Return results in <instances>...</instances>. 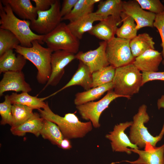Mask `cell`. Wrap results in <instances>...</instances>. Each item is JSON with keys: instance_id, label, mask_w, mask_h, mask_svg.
<instances>
[{"instance_id": "obj_1", "label": "cell", "mask_w": 164, "mask_h": 164, "mask_svg": "<svg viewBox=\"0 0 164 164\" xmlns=\"http://www.w3.org/2000/svg\"><path fill=\"white\" fill-rule=\"evenodd\" d=\"M0 28L8 30L18 38L21 46L25 47L32 46V42L37 40L43 44L44 35L33 32L30 28V21L21 19L14 14L9 5L0 1Z\"/></svg>"}, {"instance_id": "obj_2", "label": "cell", "mask_w": 164, "mask_h": 164, "mask_svg": "<svg viewBox=\"0 0 164 164\" xmlns=\"http://www.w3.org/2000/svg\"><path fill=\"white\" fill-rule=\"evenodd\" d=\"M38 110L42 118L58 126L65 138H82L92 129L93 125L91 121L81 122L73 113H67L64 117L61 116L51 110L47 102L43 109Z\"/></svg>"}, {"instance_id": "obj_3", "label": "cell", "mask_w": 164, "mask_h": 164, "mask_svg": "<svg viewBox=\"0 0 164 164\" xmlns=\"http://www.w3.org/2000/svg\"><path fill=\"white\" fill-rule=\"evenodd\" d=\"M31 47L18 45L14 47L15 51L31 62L37 70L36 79L38 83L45 84L48 81L52 72L51 55L53 51L48 47L43 46L37 40L32 42Z\"/></svg>"}, {"instance_id": "obj_4", "label": "cell", "mask_w": 164, "mask_h": 164, "mask_svg": "<svg viewBox=\"0 0 164 164\" xmlns=\"http://www.w3.org/2000/svg\"><path fill=\"white\" fill-rule=\"evenodd\" d=\"M142 81V73L133 63L117 68L112 81L114 91L129 98L138 93Z\"/></svg>"}, {"instance_id": "obj_5", "label": "cell", "mask_w": 164, "mask_h": 164, "mask_svg": "<svg viewBox=\"0 0 164 164\" xmlns=\"http://www.w3.org/2000/svg\"><path fill=\"white\" fill-rule=\"evenodd\" d=\"M147 108L144 104L139 107L138 113L133 117V123L130 129L129 139L132 143L138 148H145L149 145L156 147V144L161 140L164 134V124L158 135L154 137L149 132L144 125L150 118L147 112Z\"/></svg>"}, {"instance_id": "obj_6", "label": "cell", "mask_w": 164, "mask_h": 164, "mask_svg": "<svg viewBox=\"0 0 164 164\" xmlns=\"http://www.w3.org/2000/svg\"><path fill=\"white\" fill-rule=\"evenodd\" d=\"M43 41L53 52L63 50L74 54L78 53L80 47L79 40L64 22H60L52 31L44 35Z\"/></svg>"}, {"instance_id": "obj_7", "label": "cell", "mask_w": 164, "mask_h": 164, "mask_svg": "<svg viewBox=\"0 0 164 164\" xmlns=\"http://www.w3.org/2000/svg\"><path fill=\"white\" fill-rule=\"evenodd\" d=\"M130 41L114 37L107 42L106 53L110 65L116 68L133 63L135 58L130 48Z\"/></svg>"}, {"instance_id": "obj_8", "label": "cell", "mask_w": 164, "mask_h": 164, "mask_svg": "<svg viewBox=\"0 0 164 164\" xmlns=\"http://www.w3.org/2000/svg\"><path fill=\"white\" fill-rule=\"evenodd\" d=\"M61 8L60 1L56 0L48 10L37 11V19L30 21L31 29L41 35H45L51 32L61 21Z\"/></svg>"}, {"instance_id": "obj_9", "label": "cell", "mask_w": 164, "mask_h": 164, "mask_svg": "<svg viewBox=\"0 0 164 164\" xmlns=\"http://www.w3.org/2000/svg\"><path fill=\"white\" fill-rule=\"evenodd\" d=\"M122 96L116 94L113 90L108 91L102 98L97 101H91L76 106L81 118L83 119L89 120L95 128L100 126L99 120L102 112L107 108L113 100Z\"/></svg>"}, {"instance_id": "obj_10", "label": "cell", "mask_w": 164, "mask_h": 164, "mask_svg": "<svg viewBox=\"0 0 164 164\" xmlns=\"http://www.w3.org/2000/svg\"><path fill=\"white\" fill-rule=\"evenodd\" d=\"M75 59L74 54L65 51L59 50L53 52L51 58V73L42 90L49 86L57 85L64 73L65 67Z\"/></svg>"}, {"instance_id": "obj_11", "label": "cell", "mask_w": 164, "mask_h": 164, "mask_svg": "<svg viewBox=\"0 0 164 164\" xmlns=\"http://www.w3.org/2000/svg\"><path fill=\"white\" fill-rule=\"evenodd\" d=\"M106 42H101L95 49L78 52L75 55L76 59L86 65L92 73L110 65L106 55Z\"/></svg>"}, {"instance_id": "obj_12", "label": "cell", "mask_w": 164, "mask_h": 164, "mask_svg": "<svg viewBox=\"0 0 164 164\" xmlns=\"http://www.w3.org/2000/svg\"><path fill=\"white\" fill-rule=\"evenodd\" d=\"M122 8V12L131 16L136 22L137 30L145 27H154L156 14L142 9L136 0L123 1Z\"/></svg>"}, {"instance_id": "obj_13", "label": "cell", "mask_w": 164, "mask_h": 164, "mask_svg": "<svg viewBox=\"0 0 164 164\" xmlns=\"http://www.w3.org/2000/svg\"><path fill=\"white\" fill-rule=\"evenodd\" d=\"M132 123L133 121H127L117 124L115 125L112 131L105 135L106 138L111 141L113 151L125 152L129 154L132 152L128 147L132 149H139L136 145L132 143L124 132L125 130L131 126Z\"/></svg>"}, {"instance_id": "obj_14", "label": "cell", "mask_w": 164, "mask_h": 164, "mask_svg": "<svg viewBox=\"0 0 164 164\" xmlns=\"http://www.w3.org/2000/svg\"><path fill=\"white\" fill-rule=\"evenodd\" d=\"M32 91L30 85L25 80L24 73L21 71H8L3 73L0 82V96L6 91L29 92Z\"/></svg>"}, {"instance_id": "obj_15", "label": "cell", "mask_w": 164, "mask_h": 164, "mask_svg": "<svg viewBox=\"0 0 164 164\" xmlns=\"http://www.w3.org/2000/svg\"><path fill=\"white\" fill-rule=\"evenodd\" d=\"M132 152L138 154V159L134 161H123L132 164H164V144L160 147L147 145L144 150L129 149Z\"/></svg>"}, {"instance_id": "obj_16", "label": "cell", "mask_w": 164, "mask_h": 164, "mask_svg": "<svg viewBox=\"0 0 164 164\" xmlns=\"http://www.w3.org/2000/svg\"><path fill=\"white\" fill-rule=\"evenodd\" d=\"M163 60L161 53L155 49H149L135 58L134 65L142 72H155Z\"/></svg>"}, {"instance_id": "obj_17", "label": "cell", "mask_w": 164, "mask_h": 164, "mask_svg": "<svg viewBox=\"0 0 164 164\" xmlns=\"http://www.w3.org/2000/svg\"><path fill=\"white\" fill-rule=\"evenodd\" d=\"M120 24L115 18L110 16L94 26L88 32L103 41L107 42L115 37L118 26Z\"/></svg>"}, {"instance_id": "obj_18", "label": "cell", "mask_w": 164, "mask_h": 164, "mask_svg": "<svg viewBox=\"0 0 164 164\" xmlns=\"http://www.w3.org/2000/svg\"><path fill=\"white\" fill-rule=\"evenodd\" d=\"M92 73L89 68L83 62L79 61L78 68L70 80L62 88L46 98L47 99L63 90L73 86H80L87 91L92 88Z\"/></svg>"}, {"instance_id": "obj_19", "label": "cell", "mask_w": 164, "mask_h": 164, "mask_svg": "<svg viewBox=\"0 0 164 164\" xmlns=\"http://www.w3.org/2000/svg\"><path fill=\"white\" fill-rule=\"evenodd\" d=\"M103 19L95 12H93L76 20L70 22L67 26L72 34L80 40L82 38L85 32H88L92 29L94 22Z\"/></svg>"}, {"instance_id": "obj_20", "label": "cell", "mask_w": 164, "mask_h": 164, "mask_svg": "<svg viewBox=\"0 0 164 164\" xmlns=\"http://www.w3.org/2000/svg\"><path fill=\"white\" fill-rule=\"evenodd\" d=\"M0 1L9 4L14 13L23 20L31 21L37 17L36 7L30 0H2Z\"/></svg>"}, {"instance_id": "obj_21", "label": "cell", "mask_w": 164, "mask_h": 164, "mask_svg": "<svg viewBox=\"0 0 164 164\" xmlns=\"http://www.w3.org/2000/svg\"><path fill=\"white\" fill-rule=\"evenodd\" d=\"M26 59L22 55L17 56L13 50L7 51L0 56V73L8 71H21Z\"/></svg>"}, {"instance_id": "obj_22", "label": "cell", "mask_w": 164, "mask_h": 164, "mask_svg": "<svg viewBox=\"0 0 164 164\" xmlns=\"http://www.w3.org/2000/svg\"><path fill=\"white\" fill-rule=\"evenodd\" d=\"M44 119L39 114L34 113L33 115L22 124L15 127H11L10 131L15 135L22 136L26 133H31L36 137L40 135Z\"/></svg>"}, {"instance_id": "obj_23", "label": "cell", "mask_w": 164, "mask_h": 164, "mask_svg": "<svg viewBox=\"0 0 164 164\" xmlns=\"http://www.w3.org/2000/svg\"><path fill=\"white\" fill-rule=\"evenodd\" d=\"M122 1L121 0H100L95 12L103 19L109 16L115 18L121 23V15L122 12Z\"/></svg>"}, {"instance_id": "obj_24", "label": "cell", "mask_w": 164, "mask_h": 164, "mask_svg": "<svg viewBox=\"0 0 164 164\" xmlns=\"http://www.w3.org/2000/svg\"><path fill=\"white\" fill-rule=\"evenodd\" d=\"M113 89V82L92 88L85 91L78 92L75 95L74 104L76 106L93 101L100 98L106 92Z\"/></svg>"}, {"instance_id": "obj_25", "label": "cell", "mask_w": 164, "mask_h": 164, "mask_svg": "<svg viewBox=\"0 0 164 164\" xmlns=\"http://www.w3.org/2000/svg\"><path fill=\"white\" fill-rule=\"evenodd\" d=\"M153 38L146 33L140 34L130 40V48L133 56L136 58L149 49H155Z\"/></svg>"}, {"instance_id": "obj_26", "label": "cell", "mask_w": 164, "mask_h": 164, "mask_svg": "<svg viewBox=\"0 0 164 164\" xmlns=\"http://www.w3.org/2000/svg\"><path fill=\"white\" fill-rule=\"evenodd\" d=\"M100 0H78L70 12L61 18V21H74L93 12L94 4Z\"/></svg>"}, {"instance_id": "obj_27", "label": "cell", "mask_w": 164, "mask_h": 164, "mask_svg": "<svg viewBox=\"0 0 164 164\" xmlns=\"http://www.w3.org/2000/svg\"><path fill=\"white\" fill-rule=\"evenodd\" d=\"M12 104H20L28 106L33 109L44 108L46 102L43 101L44 98H38L37 96L30 95L27 92H22L19 94L13 93L9 95Z\"/></svg>"}, {"instance_id": "obj_28", "label": "cell", "mask_w": 164, "mask_h": 164, "mask_svg": "<svg viewBox=\"0 0 164 164\" xmlns=\"http://www.w3.org/2000/svg\"><path fill=\"white\" fill-rule=\"evenodd\" d=\"M40 135L45 139L60 147L64 137L58 126L55 123L44 119Z\"/></svg>"}, {"instance_id": "obj_29", "label": "cell", "mask_w": 164, "mask_h": 164, "mask_svg": "<svg viewBox=\"0 0 164 164\" xmlns=\"http://www.w3.org/2000/svg\"><path fill=\"white\" fill-rule=\"evenodd\" d=\"M122 25L118 28L116 33L117 37L131 40L137 36L136 25L131 16L122 12L121 15Z\"/></svg>"}, {"instance_id": "obj_30", "label": "cell", "mask_w": 164, "mask_h": 164, "mask_svg": "<svg viewBox=\"0 0 164 164\" xmlns=\"http://www.w3.org/2000/svg\"><path fill=\"white\" fill-rule=\"evenodd\" d=\"M116 68L109 65L92 73V88L101 86L112 82Z\"/></svg>"}, {"instance_id": "obj_31", "label": "cell", "mask_w": 164, "mask_h": 164, "mask_svg": "<svg viewBox=\"0 0 164 164\" xmlns=\"http://www.w3.org/2000/svg\"><path fill=\"white\" fill-rule=\"evenodd\" d=\"M33 110L28 106L21 104H12V122L11 127L18 126L28 120L33 114Z\"/></svg>"}, {"instance_id": "obj_32", "label": "cell", "mask_w": 164, "mask_h": 164, "mask_svg": "<svg viewBox=\"0 0 164 164\" xmlns=\"http://www.w3.org/2000/svg\"><path fill=\"white\" fill-rule=\"evenodd\" d=\"M20 43L17 37L10 31L0 28V56L8 50H13Z\"/></svg>"}, {"instance_id": "obj_33", "label": "cell", "mask_w": 164, "mask_h": 164, "mask_svg": "<svg viewBox=\"0 0 164 164\" xmlns=\"http://www.w3.org/2000/svg\"><path fill=\"white\" fill-rule=\"evenodd\" d=\"M12 106L9 95L8 94L5 95L4 101L0 103V114L1 117L0 124L1 125L9 124L11 126H12Z\"/></svg>"}, {"instance_id": "obj_34", "label": "cell", "mask_w": 164, "mask_h": 164, "mask_svg": "<svg viewBox=\"0 0 164 164\" xmlns=\"http://www.w3.org/2000/svg\"><path fill=\"white\" fill-rule=\"evenodd\" d=\"M143 9L157 14L164 12V5L159 0H136Z\"/></svg>"}, {"instance_id": "obj_35", "label": "cell", "mask_w": 164, "mask_h": 164, "mask_svg": "<svg viewBox=\"0 0 164 164\" xmlns=\"http://www.w3.org/2000/svg\"><path fill=\"white\" fill-rule=\"evenodd\" d=\"M154 26L157 29L161 37V46L162 48L161 53L163 58L162 63L164 65V12L156 15Z\"/></svg>"}, {"instance_id": "obj_36", "label": "cell", "mask_w": 164, "mask_h": 164, "mask_svg": "<svg viewBox=\"0 0 164 164\" xmlns=\"http://www.w3.org/2000/svg\"><path fill=\"white\" fill-rule=\"evenodd\" d=\"M142 86L149 81L154 80L164 81V71L155 72H142Z\"/></svg>"}, {"instance_id": "obj_37", "label": "cell", "mask_w": 164, "mask_h": 164, "mask_svg": "<svg viewBox=\"0 0 164 164\" xmlns=\"http://www.w3.org/2000/svg\"><path fill=\"white\" fill-rule=\"evenodd\" d=\"M78 0H64L60 9L62 18L69 14Z\"/></svg>"}, {"instance_id": "obj_38", "label": "cell", "mask_w": 164, "mask_h": 164, "mask_svg": "<svg viewBox=\"0 0 164 164\" xmlns=\"http://www.w3.org/2000/svg\"><path fill=\"white\" fill-rule=\"evenodd\" d=\"M56 0H32L35 4L37 11H44L49 9Z\"/></svg>"}, {"instance_id": "obj_39", "label": "cell", "mask_w": 164, "mask_h": 164, "mask_svg": "<svg viewBox=\"0 0 164 164\" xmlns=\"http://www.w3.org/2000/svg\"><path fill=\"white\" fill-rule=\"evenodd\" d=\"M72 147L69 139L64 138L61 141L60 148L64 149H70Z\"/></svg>"}]
</instances>
